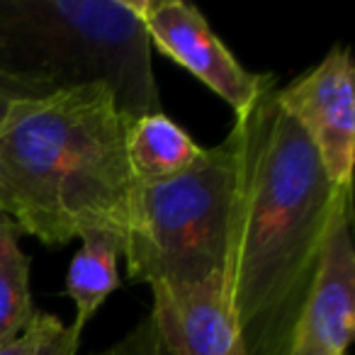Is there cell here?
<instances>
[{
  "label": "cell",
  "mask_w": 355,
  "mask_h": 355,
  "mask_svg": "<svg viewBox=\"0 0 355 355\" xmlns=\"http://www.w3.org/2000/svg\"><path fill=\"white\" fill-rule=\"evenodd\" d=\"M80 345V331L66 326L46 311H35L30 324L10 340L0 345V355H76Z\"/></svg>",
  "instance_id": "12"
},
{
  "label": "cell",
  "mask_w": 355,
  "mask_h": 355,
  "mask_svg": "<svg viewBox=\"0 0 355 355\" xmlns=\"http://www.w3.org/2000/svg\"><path fill=\"white\" fill-rule=\"evenodd\" d=\"M127 114L105 85L22 95L0 119V193L8 219L61 246L90 229L122 236L137 180L124 146Z\"/></svg>",
  "instance_id": "2"
},
{
  "label": "cell",
  "mask_w": 355,
  "mask_h": 355,
  "mask_svg": "<svg viewBox=\"0 0 355 355\" xmlns=\"http://www.w3.org/2000/svg\"><path fill=\"white\" fill-rule=\"evenodd\" d=\"M275 98L314 146L331 185L353 190L355 69L348 46L334 44L306 73L277 88Z\"/></svg>",
  "instance_id": "6"
},
{
  "label": "cell",
  "mask_w": 355,
  "mask_h": 355,
  "mask_svg": "<svg viewBox=\"0 0 355 355\" xmlns=\"http://www.w3.org/2000/svg\"><path fill=\"white\" fill-rule=\"evenodd\" d=\"M22 95H37V93H32V90L25 88L22 83H17V80H12V78H8V76L0 73V119H3V114H6L8 105H10L15 98H22ZM0 217H8L3 193H0Z\"/></svg>",
  "instance_id": "14"
},
{
  "label": "cell",
  "mask_w": 355,
  "mask_h": 355,
  "mask_svg": "<svg viewBox=\"0 0 355 355\" xmlns=\"http://www.w3.org/2000/svg\"><path fill=\"white\" fill-rule=\"evenodd\" d=\"M234 188L236 151L229 134L188 171L137 183L122 243L129 280L185 287L224 275Z\"/></svg>",
  "instance_id": "4"
},
{
  "label": "cell",
  "mask_w": 355,
  "mask_h": 355,
  "mask_svg": "<svg viewBox=\"0 0 355 355\" xmlns=\"http://www.w3.org/2000/svg\"><path fill=\"white\" fill-rule=\"evenodd\" d=\"M80 248L66 275V295L76 306L73 329L83 334L85 324L119 287L117 261L122 256V236L105 229H90L80 234Z\"/></svg>",
  "instance_id": "10"
},
{
  "label": "cell",
  "mask_w": 355,
  "mask_h": 355,
  "mask_svg": "<svg viewBox=\"0 0 355 355\" xmlns=\"http://www.w3.org/2000/svg\"><path fill=\"white\" fill-rule=\"evenodd\" d=\"M20 229L0 217V345L10 343L35 316L30 287V256L22 251Z\"/></svg>",
  "instance_id": "11"
},
{
  "label": "cell",
  "mask_w": 355,
  "mask_h": 355,
  "mask_svg": "<svg viewBox=\"0 0 355 355\" xmlns=\"http://www.w3.org/2000/svg\"><path fill=\"white\" fill-rule=\"evenodd\" d=\"M151 319L168 355H246L224 275L185 287H151Z\"/></svg>",
  "instance_id": "8"
},
{
  "label": "cell",
  "mask_w": 355,
  "mask_h": 355,
  "mask_svg": "<svg viewBox=\"0 0 355 355\" xmlns=\"http://www.w3.org/2000/svg\"><path fill=\"white\" fill-rule=\"evenodd\" d=\"M124 146L137 183H158L188 171L205 151L166 112L127 117Z\"/></svg>",
  "instance_id": "9"
},
{
  "label": "cell",
  "mask_w": 355,
  "mask_h": 355,
  "mask_svg": "<svg viewBox=\"0 0 355 355\" xmlns=\"http://www.w3.org/2000/svg\"><path fill=\"white\" fill-rule=\"evenodd\" d=\"M290 355H331V353H326V350H321V348H311V345H306V348H292Z\"/></svg>",
  "instance_id": "15"
},
{
  "label": "cell",
  "mask_w": 355,
  "mask_h": 355,
  "mask_svg": "<svg viewBox=\"0 0 355 355\" xmlns=\"http://www.w3.org/2000/svg\"><path fill=\"white\" fill-rule=\"evenodd\" d=\"M129 6L141 20L148 42L217 93L234 114L246 112L270 85L277 83L272 73L248 71L214 35L200 8L193 3L129 0Z\"/></svg>",
  "instance_id": "5"
},
{
  "label": "cell",
  "mask_w": 355,
  "mask_h": 355,
  "mask_svg": "<svg viewBox=\"0 0 355 355\" xmlns=\"http://www.w3.org/2000/svg\"><path fill=\"white\" fill-rule=\"evenodd\" d=\"M0 73L37 95L105 85L127 117L163 112L129 0H0Z\"/></svg>",
  "instance_id": "3"
},
{
  "label": "cell",
  "mask_w": 355,
  "mask_h": 355,
  "mask_svg": "<svg viewBox=\"0 0 355 355\" xmlns=\"http://www.w3.org/2000/svg\"><path fill=\"white\" fill-rule=\"evenodd\" d=\"M270 85L229 137L236 151L224 285L246 355H290L340 195Z\"/></svg>",
  "instance_id": "1"
},
{
  "label": "cell",
  "mask_w": 355,
  "mask_h": 355,
  "mask_svg": "<svg viewBox=\"0 0 355 355\" xmlns=\"http://www.w3.org/2000/svg\"><path fill=\"white\" fill-rule=\"evenodd\" d=\"M355 334V248L353 193H343L334 209L319 266L309 287L292 348H321L345 355Z\"/></svg>",
  "instance_id": "7"
},
{
  "label": "cell",
  "mask_w": 355,
  "mask_h": 355,
  "mask_svg": "<svg viewBox=\"0 0 355 355\" xmlns=\"http://www.w3.org/2000/svg\"><path fill=\"white\" fill-rule=\"evenodd\" d=\"M98 355H168V350L158 336L151 314H148L141 321H137L134 329L127 331L117 343H112Z\"/></svg>",
  "instance_id": "13"
}]
</instances>
